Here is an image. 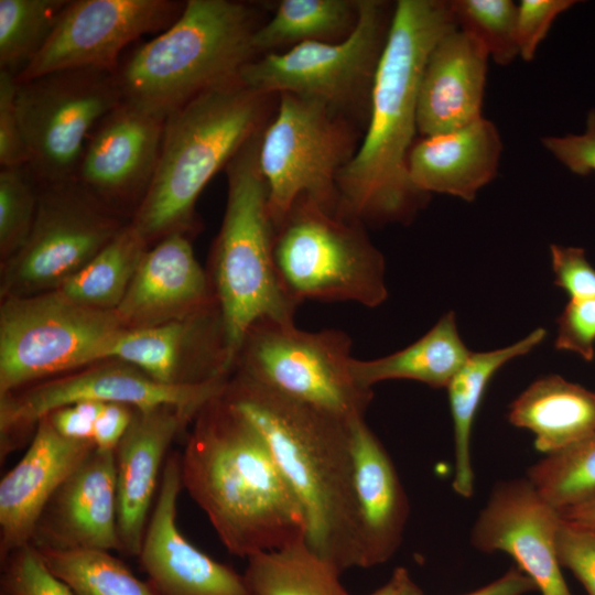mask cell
<instances>
[{
	"instance_id": "f546056e",
	"label": "cell",
	"mask_w": 595,
	"mask_h": 595,
	"mask_svg": "<svg viewBox=\"0 0 595 595\" xmlns=\"http://www.w3.org/2000/svg\"><path fill=\"white\" fill-rule=\"evenodd\" d=\"M245 580L252 595H350L340 571L301 538L247 558Z\"/></svg>"
},
{
	"instance_id": "e575fe53",
	"label": "cell",
	"mask_w": 595,
	"mask_h": 595,
	"mask_svg": "<svg viewBox=\"0 0 595 595\" xmlns=\"http://www.w3.org/2000/svg\"><path fill=\"white\" fill-rule=\"evenodd\" d=\"M527 477L559 512L595 498V434L547 455Z\"/></svg>"
},
{
	"instance_id": "7a4b0ae2",
	"label": "cell",
	"mask_w": 595,
	"mask_h": 595,
	"mask_svg": "<svg viewBox=\"0 0 595 595\" xmlns=\"http://www.w3.org/2000/svg\"><path fill=\"white\" fill-rule=\"evenodd\" d=\"M456 28L450 2L399 0L375 75L364 140L337 177L338 210L359 220L404 221L428 197L409 178L418 96L429 53Z\"/></svg>"
},
{
	"instance_id": "7bdbcfd3",
	"label": "cell",
	"mask_w": 595,
	"mask_h": 595,
	"mask_svg": "<svg viewBox=\"0 0 595 595\" xmlns=\"http://www.w3.org/2000/svg\"><path fill=\"white\" fill-rule=\"evenodd\" d=\"M550 255L554 284L570 300L595 298V268L583 248L552 244Z\"/></svg>"
},
{
	"instance_id": "3957f363",
	"label": "cell",
	"mask_w": 595,
	"mask_h": 595,
	"mask_svg": "<svg viewBox=\"0 0 595 595\" xmlns=\"http://www.w3.org/2000/svg\"><path fill=\"white\" fill-rule=\"evenodd\" d=\"M262 435L306 517V540L340 572L360 565L351 423L237 374L223 392Z\"/></svg>"
},
{
	"instance_id": "6da1fadb",
	"label": "cell",
	"mask_w": 595,
	"mask_h": 595,
	"mask_svg": "<svg viewBox=\"0 0 595 595\" xmlns=\"http://www.w3.org/2000/svg\"><path fill=\"white\" fill-rule=\"evenodd\" d=\"M223 392L194 419L181 480L228 552L247 559L306 538L307 522L267 442Z\"/></svg>"
},
{
	"instance_id": "d4e9b609",
	"label": "cell",
	"mask_w": 595,
	"mask_h": 595,
	"mask_svg": "<svg viewBox=\"0 0 595 595\" xmlns=\"http://www.w3.org/2000/svg\"><path fill=\"white\" fill-rule=\"evenodd\" d=\"M354 485L359 515V567L389 561L399 549L410 507L387 450L366 423H351Z\"/></svg>"
},
{
	"instance_id": "ffe728a7",
	"label": "cell",
	"mask_w": 595,
	"mask_h": 595,
	"mask_svg": "<svg viewBox=\"0 0 595 595\" xmlns=\"http://www.w3.org/2000/svg\"><path fill=\"white\" fill-rule=\"evenodd\" d=\"M108 359L127 363L170 386L198 385L228 378L231 372L219 312L214 309L184 320L125 329Z\"/></svg>"
},
{
	"instance_id": "f6af8a7d",
	"label": "cell",
	"mask_w": 595,
	"mask_h": 595,
	"mask_svg": "<svg viewBox=\"0 0 595 595\" xmlns=\"http://www.w3.org/2000/svg\"><path fill=\"white\" fill-rule=\"evenodd\" d=\"M104 404L97 401H82L58 408L46 418L62 436L93 441L94 425Z\"/></svg>"
},
{
	"instance_id": "30bf717a",
	"label": "cell",
	"mask_w": 595,
	"mask_h": 595,
	"mask_svg": "<svg viewBox=\"0 0 595 595\" xmlns=\"http://www.w3.org/2000/svg\"><path fill=\"white\" fill-rule=\"evenodd\" d=\"M327 104L280 94L278 113L259 134L258 165L274 226L306 196L339 208L337 177L353 152L349 129Z\"/></svg>"
},
{
	"instance_id": "b9f144b4",
	"label": "cell",
	"mask_w": 595,
	"mask_h": 595,
	"mask_svg": "<svg viewBox=\"0 0 595 595\" xmlns=\"http://www.w3.org/2000/svg\"><path fill=\"white\" fill-rule=\"evenodd\" d=\"M17 87L15 77L6 71H0L1 169L29 164V152L15 105Z\"/></svg>"
},
{
	"instance_id": "d590c367",
	"label": "cell",
	"mask_w": 595,
	"mask_h": 595,
	"mask_svg": "<svg viewBox=\"0 0 595 595\" xmlns=\"http://www.w3.org/2000/svg\"><path fill=\"white\" fill-rule=\"evenodd\" d=\"M456 28L477 40L500 66L519 56L518 4L511 0H452Z\"/></svg>"
},
{
	"instance_id": "d6a6232c",
	"label": "cell",
	"mask_w": 595,
	"mask_h": 595,
	"mask_svg": "<svg viewBox=\"0 0 595 595\" xmlns=\"http://www.w3.org/2000/svg\"><path fill=\"white\" fill-rule=\"evenodd\" d=\"M47 567L75 595H158L123 561L102 550L37 549Z\"/></svg>"
},
{
	"instance_id": "4316f807",
	"label": "cell",
	"mask_w": 595,
	"mask_h": 595,
	"mask_svg": "<svg viewBox=\"0 0 595 595\" xmlns=\"http://www.w3.org/2000/svg\"><path fill=\"white\" fill-rule=\"evenodd\" d=\"M509 422L534 435V447L547 455L595 434V391L559 375L533 381L510 404Z\"/></svg>"
},
{
	"instance_id": "ab89813d",
	"label": "cell",
	"mask_w": 595,
	"mask_h": 595,
	"mask_svg": "<svg viewBox=\"0 0 595 595\" xmlns=\"http://www.w3.org/2000/svg\"><path fill=\"white\" fill-rule=\"evenodd\" d=\"M558 350L577 354L586 361L595 357V298L570 300L558 317Z\"/></svg>"
},
{
	"instance_id": "603a6c76",
	"label": "cell",
	"mask_w": 595,
	"mask_h": 595,
	"mask_svg": "<svg viewBox=\"0 0 595 595\" xmlns=\"http://www.w3.org/2000/svg\"><path fill=\"white\" fill-rule=\"evenodd\" d=\"M93 441L62 436L45 416L20 461L0 482V561L31 543L52 496L95 450Z\"/></svg>"
},
{
	"instance_id": "60d3db41",
	"label": "cell",
	"mask_w": 595,
	"mask_h": 595,
	"mask_svg": "<svg viewBox=\"0 0 595 595\" xmlns=\"http://www.w3.org/2000/svg\"><path fill=\"white\" fill-rule=\"evenodd\" d=\"M575 0H522L518 4L517 40L519 56L530 62L554 20L572 8Z\"/></svg>"
},
{
	"instance_id": "9a60e30c",
	"label": "cell",
	"mask_w": 595,
	"mask_h": 595,
	"mask_svg": "<svg viewBox=\"0 0 595 595\" xmlns=\"http://www.w3.org/2000/svg\"><path fill=\"white\" fill-rule=\"evenodd\" d=\"M183 7L172 0L68 1L45 45L15 80L71 68L116 72L125 47L147 33L166 30Z\"/></svg>"
},
{
	"instance_id": "ee69618b",
	"label": "cell",
	"mask_w": 595,
	"mask_h": 595,
	"mask_svg": "<svg viewBox=\"0 0 595 595\" xmlns=\"http://www.w3.org/2000/svg\"><path fill=\"white\" fill-rule=\"evenodd\" d=\"M541 143L570 172L582 176L595 172V108L587 112L583 133L542 137Z\"/></svg>"
},
{
	"instance_id": "cb8c5ba5",
	"label": "cell",
	"mask_w": 595,
	"mask_h": 595,
	"mask_svg": "<svg viewBox=\"0 0 595 595\" xmlns=\"http://www.w3.org/2000/svg\"><path fill=\"white\" fill-rule=\"evenodd\" d=\"M488 58L483 45L457 28L436 41L419 87L421 137L447 133L483 117Z\"/></svg>"
},
{
	"instance_id": "8992f818",
	"label": "cell",
	"mask_w": 595,
	"mask_h": 595,
	"mask_svg": "<svg viewBox=\"0 0 595 595\" xmlns=\"http://www.w3.org/2000/svg\"><path fill=\"white\" fill-rule=\"evenodd\" d=\"M260 131L226 166L227 204L213 250L210 283L231 370L256 323L291 322L298 306L284 292L274 263V225L258 165Z\"/></svg>"
},
{
	"instance_id": "816d5d0a",
	"label": "cell",
	"mask_w": 595,
	"mask_h": 595,
	"mask_svg": "<svg viewBox=\"0 0 595 595\" xmlns=\"http://www.w3.org/2000/svg\"><path fill=\"white\" fill-rule=\"evenodd\" d=\"M0 595H4V594L0 593Z\"/></svg>"
},
{
	"instance_id": "7402d4cb",
	"label": "cell",
	"mask_w": 595,
	"mask_h": 595,
	"mask_svg": "<svg viewBox=\"0 0 595 595\" xmlns=\"http://www.w3.org/2000/svg\"><path fill=\"white\" fill-rule=\"evenodd\" d=\"M195 418L172 404L134 410L130 425L115 450L121 554L139 555L167 450Z\"/></svg>"
},
{
	"instance_id": "83f0119b",
	"label": "cell",
	"mask_w": 595,
	"mask_h": 595,
	"mask_svg": "<svg viewBox=\"0 0 595 595\" xmlns=\"http://www.w3.org/2000/svg\"><path fill=\"white\" fill-rule=\"evenodd\" d=\"M545 336L547 331L539 327L506 347L487 351H470L447 385L454 428L455 473L453 488L457 495L468 498L474 493L470 436L478 408L489 381L510 360L523 356L539 346Z\"/></svg>"
},
{
	"instance_id": "f907efd6",
	"label": "cell",
	"mask_w": 595,
	"mask_h": 595,
	"mask_svg": "<svg viewBox=\"0 0 595 595\" xmlns=\"http://www.w3.org/2000/svg\"><path fill=\"white\" fill-rule=\"evenodd\" d=\"M591 530L595 531V529H591Z\"/></svg>"
},
{
	"instance_id": "74e56055",
	"label": "cell",
	"mask_w": 595,
	"mask_h": 595,
	"mask_svg": "<svg viewBox=\"0 0 595 595\" xmlns=\"http://www.w3.org/2000/svg\"><path fill=\"white\" fill-rule=\"evenodd\" d=\"M0 563V593L4 595H75L47 567L32 543L11 552Z\"/></svg>"
},
{
	"instance_id": "484cf974",
	"label": "cell",
	"mask_w": 595,
	"mask_h": 595,
	"mask_svg": "<svg viewBox=\"0 0 595 595\" xmlns=\"http://www.w3.org/2000/svg\"><path fill=\"white\" fill-rule=\"evenodd\" d=\"M502 141L496 125L482 117L447 133L421 137L408 156L413 187L473 202L498 173Z\"/></svg>"
},
{
	"instance_id": "8fae6325",
	"label": "cell",
	"mask_w": 595,
	"mask_h": 595,
	"mask_svg": "<svg viewBox=\"0 0 595 595\" xmlns=\"http://www.w3.org/2000/svg\"><path fill=\"white\" fill-rule=\"evenodd\" d=\"M383 1L360 0L353 30L338 42L305 41L246 64L239 82L259 94L318 99L336 111L367 100L393 15Z\"/></svg>"
},
{
	"instance_id": "7dc6e473",
	"label": "cell",
	"mask_w": 595,
	"mask_h": 595,
	"mask_svg": "<svg viewBox=\"0 0 595 595\" xmlns=\"http://www.w3.org/2000/svg\"><path fill=\"white\" fill-rule=\"evenodd\" d=\"M537 585L517 567H510L496 581L465 595H523L536 591Z\"/></svg>"
},
{
	"instance_id": "f35d334b",
	"label": "cell",
	"mask_w": 595,
	"mask_h": 595,
	"mask_svg": "<svg viewBox=\"0 0 595 595\" xmlns=\"http://www.w3.org/2000/svg\"><path fill=\"white\" fill-rule=\"evenodd\" d=\"M555 542L560 565L576 576L588 595H595V531L561 518Z\"/></svg>"
},
{
	"instance_id": "bcb514c9",
	"label": "cell",
	"mask_w": 595,
	"mask_h": 595,
	"mask_svg": "<svg viewBox=\"0 0 595 595\" xmlns=\"http://www.w3.org/2000/svg\"><path fill=\"white\" fill-rule=\"evenodd\" d=\"M134 408L105 403L94 425L93 442L99 451L115 452L132 420Z\"/></svg>"
},
{
	"instance_id": "9c48e42d",
	"label": "cell",
	"mask_w": 595,
	"mask_h": 595,
	"mask_svg": "<svg viewBox=\"0 0 595 595\" xmlns=\"http://www.w3.org/2000/svg\"><path fill=\"white\" fill-rule=\"evenodd\" d=\"M350 351L342 331L310 332L293 321L262 320L248 332L235 367L283 396L353 422L365 419L374 391L356 380Z\"/></svg>"
},
{
	"instance_id": "8d00e7d4",
	"label": "cell",
	"mask_w": 595,
	"mask_h": 595,
	"mask_svg": "<svg viewBox=\"0 0 595 595\" xmlns=\"http://www.w3.org/2000/svg\"><path fill=\"white\" fill-rule=\"evenodd\" d=\"M40 183L30 166L0 171V255L2 262L28 240L35 220Z\"/></svg>"
},
{
	"instance_id": "681fc988",
	"label": "cell",
	"mask_w": 595,
	"mask_h": 595,
	"mask_svg": "<svg viewBox=\"0 0 595 595\" xmlns=\"http://www.w3.org/2000/svg\"><path fill=\"white\" fill-rule=\"evenodd\" d=\"M560 513V517L571 523L587 529H595V498L565 509Z\"/></svg>"
},
{
	"instance_id": "d6986e66",
	"label": "cell",
	"mask_w": 595,
	"mask_h": 595,
	"mask_svg": "<svg viewBox=\"0 0 595 595\" xmlns=\"http://www.w3.org/2000/svg\"><path fill=\"white\" fill-rule=\"evenodd\" d=\"M31 543L119 552L115 452L95 448L65 479L46 504Z\"/></svg>"
},
{
	"instance_id": "52a82bcc",
	"label": "cell",
	"mask_w": 595,
	"mask_h": 595,
	"mask_svg": "<svg viewBox=\"0 0 595 595\" xmlns=\"http://www.w3.org/2000/svg\"><path fill=\"white\" fill-rule=\"evenodd\" d=\"M360 221L302 196L274 226L278 277L294 303L347 301L376 307L387 300L383 256Z\"/></svg>"
},
{
	"instance_id": "4dcf8cb0",
	"label": "cell",
	"mask_w": 595,
	"mask_h": 595,
	"mask_svg": "<svg viewBox=\"0 0 595 595\" xmlns=\"http://www.w3.org/2000/svg\"><path fill=\"white\" fill-rule=\"evenodd\" d=\"M149 246L129 221L82 270L56 291L84 307L115 311Z\"/></svg>"
},
{
	"instance_id": "7c38bea8",
	"label": "cell",
	"mask_w": 595,
	"mask_h": 595,
	"mask_svg": "<svg viewBox=\"0 0 595 595\" xmlns=\"http://www.w3.org/2000/svg\"><path fill=\"white\" fill-rule=\"evenodd\" d=\"M122 100L116 72L106 69H62L18 83L28 165L39 183L74 180L89 136Z\"/></svg>"
},
{
	"instance_id": "5b68a950",
	"label": "cell",
	"mask_w": 595,
	"mask_h": 595,
	"mask_svg": "<svg viewBox=\"0 0 595 595\" xmlns=\"http://www.w3.org/2000/svg\"><path fill=\"white\" fill-rule=\"evenodd\" d=\"M259 26L250 6L188 0L162 33L131 52L116 75L123 100L163 117L193 98L238 79L256 54Z\"/></svg>"
},
{
	"instance_id": "ac0fdd59",
	"label": "cell",
	"mask_w": 595,
	"mask_h": 595,
	"mask_svg": "<svg viewBox=\"0 0 595 595\" xmlns=\"http://www.w3.org/2000/svg\"><path fill=\"white\" fill-rule=\"evenodd\" d=\"M182 490L180 455L172 453L138 555L148 582L158 595H252L244 574L202 552L180 531L176 513Z\"/></svg>"
},
{
	"instance_id": "e0dca14e",
	"label": "cell",
	"mask_w": 595,
	"mask_h": 595,
	"mask_svg": "<svg viewBox=\"0 0 595 595\" xmlns=\"http://www.w3.org/2000/svg\"><path fill=\"white\" fill-rule=\"evenodd\" d=\"M561 517L526 478L497 483L479 512L472 545L485 553L505 552L537 585L541 595H573L556 554Z\"/></svg>"
},
{
	"instance_id": "c3c4849f",
	"label": "cell",
	"mask_w": 595,
	"mask_h": 595,
	"mask_svg": "<svg viewBox=\"0 0 595 595\" xmlns=\"http://www.w3.org/2000/svg\"><path fill=\"white\" fill-rule=\"evenodd\" d=\"M368 595H425L415 584L409 571L399 566L394 569L389 581Z\"/></svg>"
},
{
	"instance_id": "277c9868",
	"label": "cell",
	"mask_w": 595,
	"mask_h": 595,
	"mask_svg": "<svg viewBox=\"0 0 595 595\" xmlns=\"http://www.w3.org/2000/svg\"><path fill=\"white\" fill-rule=\"evenodd\" d=\"M266 98L237 79L166 117L154 177L130 220L149 245L192 228L204 187L261 130Z\"/></svg>"
},
{
	"instance_id": "4fadbf2b",
	"label": "cell",
	"mask_w": 595,
	"mask_h": 595,
	"mask_svg": "<svg viewBox=\"0 0 595 595\" xmlns=\"http://www.w3.org/2000/svg\"><path fill=\"white\" fill-rule=\"evenodd\" d=\"M129 223L75 180L40 184L37 212L23 247L2 262L3 299L58 289Z\"/></svg>"
},
{
	"instance_id": "1f68e13d",
	"label": "cell",
	"mask_w": 595,
	"mask_h": 595,
	"mask_svg": "<svg viewBox=\"0 0 595 595\" xmlns=\"http://www.w3.org/2000/svg\"><path fill=\"white\" fill-rule=\"evenodd\" d=\"M358 1L283 0L273 17L260 25L252 36L255 52L305 41H326L353 30Z\"/></svg>"
},
{
	"instance_id": "ba28073f",
	"label": "cell",
	"mask_w": 595,
	"mask_h": 595,
	"mask_svg": "<svg viewBox=\"0 0 595 595\" xmlns=\"http://www.w3.org/2000/svg\"><path fill=\"white\" fill-rule=\"evenodd\" d=\"M123 331L115 311L84 307L56 290L3 299L0 396L107 360Z\"/></svg>"
},
{
	"instance_id": "836d02e7",
	"label": "cell",
	"mask_w": 595,
	"mask_h": 595,
	"mask_svg": "<svg viewBox=\"0 0 595 595\" xmlns=\"http://www.w3.org/2000/svg\"><path fill=\"white\" fill-rule=\"evenodd\" d=\"M69 0H0V71L15 78L43 48Z\"/></svg>"
},
{
	"instance_id": "44dd1931",
	"label": "cell",
	"mask_w": 595,
	"mask_h": 595,
	"mask_svg": "<svg viewBox=\"0 0 595 595\" xmlns=\"http://www.w3.org/2000/svg\"><path fill=\"white\" fill-rule=\"evenodd\" d=\"M217 307L210 279L186 234L174 232L144 253L118 307L125 329L193 317Z\"/></svg>"
},
{
	"instance_id": "5bb4252c",
	"label": "cell",
	"mask_w": 595,
	"mask_h": 595,
	"mask_svg": "<svg viewBox=\"0 0 595 595\" xmlns=\"http://www.w3.org/2000/svg\"><path fill=\"white\" fill-rule=\"evenodd\" d=\"M227 380L170 386L127 363L110 359L23 387L0 396L1 462L22 445L41 419L58 408L82 401L123 403L141 410L172 404L196 416L224 391Z\"/></svg>"
},
{
	"instance_id": "f1b7e54d",
	"label": "cell",
	"mask_w": 595,
	"mask_h": 595,
	"mask_svg": "<svg viewBox=\"0 0 595 595\" xmlns=\"http://www.w3.org/2000/svg\"><path fill=\"white\" fill-rule=\"evenodd\" d=\"M469 354L458 333L455 314L448 312L426 334L401 350L370 360L354 357L351 370L356 380L370 389L393 379L446 388Z\"/></svg>"
},
{
	"instance_id": "2e32d148",
	"label": "cell",
	"mask_w": 595,
	"mask_h": 595,
	"mask_svg": "<svg viewBox=\"0 0 595 595\" xmlns=\"http://www.w3.org/2000/svg\"><path fill=\"white\" fill-rule=\"evenodd\" d=\"M165 119L122 100L89 136L74 180L113 214L132 218L154 177Z\"/></svg>"
}]
</instances>
